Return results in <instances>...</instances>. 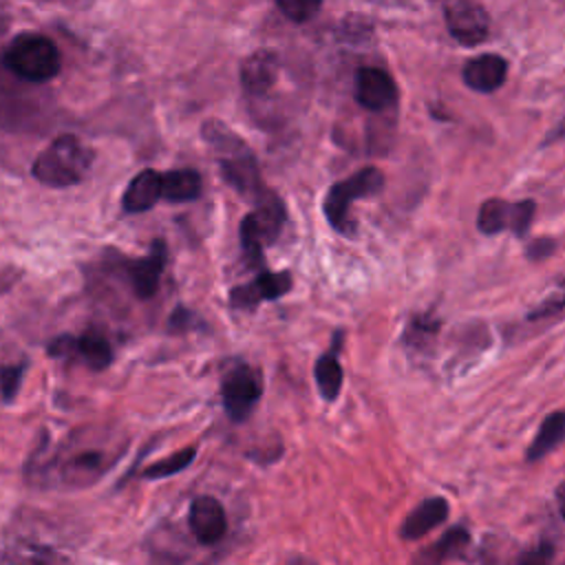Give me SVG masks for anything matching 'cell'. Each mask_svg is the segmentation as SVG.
<instances>
[{
    "label": "cell",
    "instance_id": "6da1fadb",
    "mask_svg": "<svg viewBox=\"0 0 565 565\" xmlns=\"http://www.w3.org/2000/svg\"><path fill=\"white\" fill-rule=\"evenodd\" d=\"M126 450V439L102 428H79L42 466L44 486L77 490L102 479Z\"/></svg>",
    "mask_w": 565,
    "mask_h": 565
},
{
    "label": "cell",
    "instance_id": "7a4b0ae2",
    "mask_svg": "<svg viewBox=\"0 0 565 565\" xmlns=\"http://www.w3.org/2000/svg\"><path fill=\"white\" fill-rule=\"evenodd\" d=\"M201 132L218 161L223 179L236 192L256 201L265 192V185L260 183V170L252 148L218 119H207Z\"/></svg>",
    "mask_w": 565,
    "mask_h": 565
},
{
    "label": "cell",
    "instance_id": "3957f363",
    "mask_svg": "<svg viewBox=\"0 0 565 565\" xmlns=\"http://www.w3.org/2000/svg\"><path fill=\"white\" fill-rule=\"evenodd\" d=\"M93 157L79 137L60 135L38 154L31 172L46 188H71L88 174Z\"/></svg>",
    "mask_w": 565,
    "mask_h": 565
},
{
    "label": "cell",
    "instance_id": "277c9868",
    "mask_svg": "<svg viewBox=\"0 0 565 565\" xmlns=\"http://www.w3.org/2000/svg\"><path fill=\"white\" fill-rule=\"evenodd\" d=\"M2 66L26 82H49L60 73L62 57L55 42L42 33H20L2 51Z\"/></svg>",
    "mask_w": 565,
    "mask_h": 565
},
{
    "label": "cell",
    "instance_id": "5b68a950",
    "mask_svg": "<svg viewBox=\"0 0 565 565\" xmlns=\"http://www.w3.org/2000/svg\"><path fill=\"white\" fill-rule=\"evenodd\" d=\"M384 188V172L375 166L360 168L349 179L333 183L327 190V196L322 201L324 218L329 221L331 230L342 236L355 234V221L349 216L351 203L369 196H377Z\"/></svg>",
    "mask_w": 565,
    "mask_h": 565
},
{
    "label": "cell",
    "instance_id": "8992f818",
    "mask_svg": "<svg viewBox=\"0 0 565 565\" xmlns=\"http://www.w3.org/2000/svg\"><path fill=\"white\" fill-rule=\"evenodd\" d=\"M282 223H285L282 201L276 194L265 190L256 199V210L241 221V247L249 263L254 265L263 263V249L278 238Z\"/></svg>",
    "mask_w": 565,
    "mask_h": 565
},
{
    "label": "cell",
    "instance_id": "52a82bcc",
    "mask_svg": "<svg viewBox=\"0 0 565 565\" xmlns=\"http://www.w3.org/2000/svg\"><path fill=\"white\" fill-rule=\"evenodd\" d=\"M263 395V380L258 371H254L245 362H232L230 369L223 373L221 382V397L230 419L243 422L254 411L256 402Z\"/></svg>",
    "mask_w": 565,
    "mask_h": 565
},
{
    "label": "cell",
    "instance_id": "ba28073f",
    "mask_svg": "<svg viewBox=\"0 0 565 565\" xmlns=\"http://www.w3.org/2000/svg\"><path fill=\"white\" fill-rule=\"evenodd\" d=\"M534 201L508 203L503 199H488L479 207L477 227L488 236L505 230H512L516 236H525L534 218Z\"/></svg>",
    "mask_w": 565,
    "mask_h": 565
},
{
    "label": "cell",
    "instance_id": "9c48e42d",
    "mask_svg": "<svg viewBox=\"0 0 565 565\" xmlns=\"http://www.w3.org/2000/svg\"><path fill=\"white\" fill-rule=\"evenodd\" d=\"M49 355H53V358H77L93 371H102V369L110 366V362H113L110 342L106 340V335H102L97 331H86L79 338H73L68 333L57 335L49 344Z\"/></svg>",
    "mask_w": 565,
    "mask_h": 565
},
{
    "label": "cell",
    "instance_id": "30bf717a",
    "mask_svg": "<svg viewBox=\"0 0 565 565\" xmlns=\"http://www.w3.org/2000/svg\"><path fill=\"white\" fill-rule=\"evenodd\" d=\"M448 33L463 46H477L488 38L490 18L486 9L472 0H452L444 11Z\"/></svg>",
    "mask_w": 565,
    "mask_h": 565
},
{
    "label": "cell",
    "instance_id": "8fae6325",
    "mask_svg": "<svg viewBox=\"0 0 565 565\" xmlns=\"http://www.w3.org/2000/svg\"><path fill=\"white\" fill-rule=\"evenodd\" d=\"M291 289L289 271H260L252 282L230 289V305L234 309H254L263 300H276Z\"/></svg>",
    "mask_w": 565,
    "mask_h": 565
},
{
    "label": "cell",
    "instance_id": "7c38bea8",
    "mask_svg": "<svg viewBox=\"0 0 565 565\" xmlns=\"http://www.w3.org/2000/svg\"><path fill=\"white\" fill-rule=\"evenodd\" d=\"M188 523L190 530L194 534V539L203 545H212L216 543L225 530H227V516H225V508L221 505L218 499L214 497H196L190 503V512H188Z\"/></svg>",
    "mask_w": 565,
    "mask_h": 565
},
{
    "label": "cell",
    "instance_id": "4fadbf2b",
    "mask_svg": "<svg viewBox=\"0 0 565 565\" xmlns=\"http://www.w3.org/2000/svg\"><path fill=\"white\" fill-rule=\"evenodd\" d=\"M397 88L393 77L375 66H364L358 71L355 99L366 110H386L395 104Z\"/></svg>",
    "mask_w": 565,
    "mask_h": 565
},
{
    "label": "cell",
    "instance_id": "5bb4252c",
    "mask_svg": "<svg viewBox=\"0 0 565 565\" xmlns=\"http://www.w3.org/2000/svg\"><path fill=\"white\" fill-rule=\"evenodd\" d=\"M166 260H168L166 243L157 238V241H152V247H150L148 256H143L139 260H132L128 265L130 287H132L137 298L148 300V298H152L159 291V280H161Z\"/></svg>",
    "mask_w": 565,
    "mask_h": 565
},
{
    "label": "cell",
    "instance_id": "9a60e30c",
    "mask_svg": "<svg viewBox=\"0 0 565 565\" xmlns=\"http://www.w3.org/2000/svg\"><path fill=\"white\" fill-rule=\"evenodd\" d=\"M280 60L269 49H258L241 64V84L249 95H265L278 79Z\"/></svg>",
    "mask_w": 565,
    "mask_h": 565
},
{
    "label": "cell",
    "instance_id": "2e32d148",
    "mask_svg": "<svg viewBox=\"0 0 565 565\" xmlns=\"http://www.w3.org/2000/svg\"><path fill=\"white\" fill-rule=\"evenodd\" d=\"M461 75L468 88L477 93H494L508 77V62L497 53H481L466 62Z\"/></svg>",
    "mask_w": 565,
    "mask_h": 565
},
{
    "label": "cell",
    "instance_id": "e0dca14e",
    "mask_svg": "<svg viewBox=\"0 0 565 565\" xmlns=\"http://www.w3.org/2000/svg\"><path fill=\"white\" fill-rule=\"evenodd\" d=\"M446 516H448V501L441 497H430V499L422 501L419 505H415L411 510V514L402 521L399 536L404 541L422 539L424 534H428L430 530L441 525L446 521Z\"/></svg>",
    "mask_w": 565,
    "mask_h": 565
},
{
    "label": "cell",
    "instance_id": "ac0fdd59",
    "mask_svg": "<svg viewBox=\"0 0 565 565\" xmlns=\"http://www.w3.org/2000/svg\"><path fill=\"white\" fill-rule=\"evenodd\" d=\"M159 199H161V174L152 168H146L130 179L121 196V207L128 214H139L154 207Z\"/></svg>",
    "mask_w": 565,
    "mask_h": 565
},
{
    "label": "cell",
    "instance_id": "d6986e66",
    "mask_svg": "<svg viewBox=\"0 0 565 565\" xmlns=\"http://www.w3.org/2000/svg\"><path fill=\"white\" fill-rule=\"evenodd\" d=\"M340 347H342V333H333V342L329 347V351L318 358L316 366H313V377H316V386L318 393L327 399L333 402L340 395L342 388V366H340Z\"/></svg>",
    "mask_w": 565,
    "mask_h": 565
},
{
    "label": "cell",
    "instance_id": "ffe728a7",
    "mask_svg": "<svg viewBox=\"0 0 565 565\" xmlns=\"http://www.w3.org/2000/svg\"><path fill=\"white\" fill-rule=\"evenodd\" d=\"M203 190L201 174L190 168L170 170L161 174V199L170 203H185L194 201Z\"/></svg>",
    "mask_w": 565,
    "mask_h": 565
},
{
    "label": "cell",
    "instance_id": "44dd1931",
    "mask_svg": "<svg viewBox=\"0 0 565 565\" xmlns=\"http://www.w3.org/2000/svg\"><path fill=\"white\" fill-rule=\"evenodd\" d=\"M563 433H565L563 413H561V411L550 413V415L543 419V424H541V428H539L534 441L530 444V448H527V452H525V459H527V461H539L541 457H545L547 452H552V450L563 441Z\"/></svg>",
    "mask_w": 565,
    "mask_h": 565
},
{
    "label": "cell",
    "instance_id": "7402d4cb",
    "mask_svg": "<svg viewBox=\"0 0 565 565\" xmlns=\"http://www.w3.org/2000/svg\"><path fill=\"white\" fill-rule=\"evenodd\" d=\"M194 455H196V448L194 446H188V448H181L179 452L166 457V459H159L157 463L143 468L141 477L146 479H166V477H172L181 470H185L192 461H194Z\"/></svg>",
    "mask_w": 565,
    "mask_h": 565
},
{
    "label": "cell",
    "instance_id": "603a6c76",
    "mask_svg": "<svg viewBox=\"0 0 565 565\" xmlns=\"http://www.w3.org/2000/svg\"><path fill=\"white\" fill-rule=\"evenodd\" d=\"M470 541V534L463 527H450L435 545H433V558L444 561L450 556H457L459 552L466 550Z\"/></svg>",
    "mask_w": 565,
    "mask_h": 565
},
{
    "label": "cell",
    "instance_id": "cb8c5ba5",
    "mask_svg": "<svg viewBox=\"0 0 565 565\" xmlns=\"http://www.w3.org/2000/svg\"><path fill=\"white\" fill-rule=\"evenodd\" d=\"M276 7L287 20L302 24L318 15L322 0H276Z\"/></svg>",
    "mask_w": 565,
    "mask_h": 565
},
{
    "label": "cell",
    "instance_id": "d4e9b609",
    "mask_svg": "<svg viewBox=\"0 0 565 565\" xmlns=\"http://www.w3.org/2000/svg\"><path fill=\"white\" fill-rule=\"evenodd\" d=\"M26 362H18V364H9L0 369V393L4 402H11L22 384V375H24Z\"/></svg>",
    "mask_w": 565,
    "mask_h": 565
},
{
    "label": "cell",
    "instance_id": "484cf974",
    "mask_svg": "<svg viewBox=\"0 0 565 565\" xmlns=\"http://www.w3.org/2000/svg\"><path fill=\"white\" fill-rule=\"evenodd\" d=\"M554 247H556V241H554V238H547V236L536 238V241H532V243L527 245V258H532V260L547 258V256L554 254Z\"/></svg>",
    "mask_w": 565,
    "mask_h": 565
},
{
    "label": "cell",
    "instance_id": "4316f807",
    "mask_svg": "<svg viewBox=\"0 0 565 565\" xmlns=\"http://www.w3.org/2000/svg\"><path fill=\"white\" fill-rule=\"evenodd\" d=\"M550 556H552V545H541V547H536L534 552L523 554L519 561H521V563H536V561L545 563Z\"/></svg>",
    "mask_w": 565,
    "mask_h": 565
}]
</instances>
